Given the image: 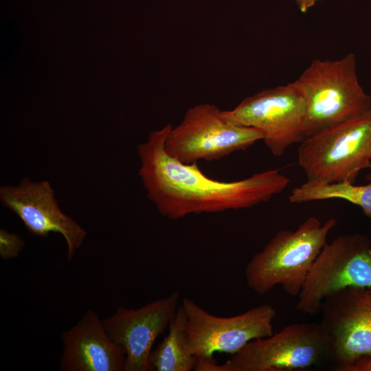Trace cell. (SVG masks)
Listing matches in <instances>:
<instances>
[{"label":"cell","instance_id":"6da1fadb","mask_svg":"<svg viewBox=\"0 0 371 371\" xmlns=\"http://www.w3.org/2000/svg\"><path fill=\"white\" fill-rule=\"evenodd\" d=\"M172 126L168 124L153 131L137 148L139 176L147 196L160 214L169 219L251 208L282 192L291 181L279 169L233 181L211 179L197 163L183 164L167 154L164 144Z\"/></svg>","mask_w":371,"mask_h":371},{"label":"cell","instance_id":"7a4b0ae2","mask_svg":"<svg viewBox=\"0 0 371 371\" xmlns=\"http://www.w3.org/2000/svg\"><path fill=\"white\" fill-rule=\"evenodd\" d=\"M336 224L335 218L322 223L311 216L295 230L278 231L247 263L245 269L247 286L264 295L280 284L288 295L298 297Z\"/></svg>","mask_w":371,"mask_h":371},{"label":"cell","instance_id":"3957f363","mask_svg":"<svg viewBox=\"0 0 371 371\" xmlns=\"http://www.w3.org/2000/svg\"><path fill=\"white\" fill-rule=\"evenodd\" d=\"M357 58L315 59L295 81L306 105V137L371 109V96L361 85Z\"/></svg>","mask_w":371,"mask_h":371},{"label":"cell","instance_id":"277c9868","mask_svg":"<svg viewBox=\"0 0 371 371\" xmlns=\"http://www.w3.org/2000/svg\"><path fill=\"white\" fill-rule=\"evenodd\" d=\"M370 153L371 109L306 137L297 160L307 181L355 183L371 168Z\"/></svg>","mask_w":371,"mask_h":371},{"label":"cell","instance_id":"5b68a950","mask_svg":"<svg viewBox=\"0 0 371 371\" xmlns=\"http://www.w3.org/2000/svg\"><path fill=\"white\" fill-rule=\"evenodd\" d=\"M262 138L259 130L234 123L216 105L201 103L189 108L181 122L172 126L164 148L171 157L192 164L220 160Z\"/></svg>","mask_w":371,"mask_h":371},{"label":"cell","instance_id":"8992f818","mask_svg":"<svg viewBox=\"0 0 371 371\" xmlns=\"http://www.w3.org/2000/svg\"><path fill=\"white\" fill-rule=\"evenodd\" d=\"M346 287L371 288V243L366 235L341 234L326 243L298 295L302 313H319L323 300Z\"/></svg>","mask_w":371,"mask_h":371},{"label":"cell","instance_id":"52a82bcc","mask_svg":"<svg viewBox=\"0 0 371 371\" xmlns=\"http://www.w3.org/2000/svg\"><path fill=\"white\" fill-rule=\"evenodd\" d=\"M224 113L237 124L259 130L276 157L306 137L305 100L295 81L262 90Z\"/></svg>","mask_w":371,"mask_h":371},{"label":"cell","instance_id":"ba28073f","mask_svg":"<svg viewBox=\"0 0 371 371\" xmlns=\"http://www.w3.org/2000/svg\"><path fill=\"white\" fill-rule=\"evenodd\" d=\"M225 363L230 371H292L312 370L329 361L320 324L303 322L249 341Z\"/></svg>","mask_w":371,"mask_h":371},{"label":"cell","instance_id":"9c48e42d","mask_svg":"<svg viewBox=\"0 0 371 371\" xmlns=\"http://www.w3.org/2000/svg\"><path fill=\"white\" fill-rule=\"evenodd\" d=\"M319 313L333 370L347 371L357 361L371 359V288L335 292L323 300Z\"/></svg>","mask_w":371,"mask_h":371},{"label":"cell","instance_id":"30bf717a","mask_svg":"<svg viewBox=\"0 0 371 371\" xmlns=\"http://www.w3.org/2000/svg\"><path fill=\"white\" fill-rule=\"evenodd\" d=\"M181 304L187 316L186 335L196 357H213L215 352L231 355L249 341L273 334L275 308L262 304L232 317L214 315L193 300L184 297Z\"/></svg>","mask_w":371,"mask_h":371},{"label":"cell","instance_id":"8fae6325","mask_svg":"<svg viewBox=\"0 0 371 371\" xmlns=\"http://www.w3.org/2000/svg\"><path fill=\"white\" fill-rule=\"evenodd\" d=\"M175 291L139 308H117L102 322L109 337L126 355L124 371L148 370V358L156 339L168 328L180 305Z\"/></svg>","mask_w":371,"mask_h":371},{"label":"cell","instance_id":"7c38bea8","mask_svg":"<svg viewBox=\"0 0 371 371\" xmlns=\"http://www.w3.org/2000/svg\"><path fill=\"white\" fill-rule=\"evenodd\" d=\"M0 200L32 234L47 237L54 232L63 236L68 260L73 258L87 235L80 225L60 210L54 190L47 181L32 182L23 178L18 186H2Z\"/></svg>","mask_w":371,"mask_h":371},{"label":"cell","instance_id":"4fadbf2b","mask_svg":"<svg viewBox=\"0 0 371 371\" xmlns=\"http://www.w3.org/2000/svg\"><path fill=\"white\" fill-rule=\"evenodd\" d=\"M60 370L124 371L126 355L106 333L102 319L89 310L71 328L63 333Z\"/></svg>","mask_w":371,"mask_h":371},{"label":"cell","instance_id":"5bb4252c","mask_svg":"<svg viewBox=\"0 0 371 371\" xmlns=\"http://www.w3.org/2000/svg\"><path fill=\"white\" fill-rule=\"evenodd\" d=\"M187 316L180 304L168 326V334L152 350L148 358V370L191 371L196 357L191 352L186 335Z\"/></svg>","mask_w":371,"mask_h":371},{"label":"cell","instance_id":"9a60e30c","mask_svg":"<svg viewBox=\"0 0 371 371\" xmlns=\"http://www.w3.org/2000/svg\"><path fill=\"white\" fill-rule=\"evenodd\" d=\"M366 179L369 183L359 186L347 181L324 183L306 181L293 189L289 200L292 203H300L341 199L359 206L363 214L371 218V174H368Z\"/></svg>","mask_w":371,"mask_h":371},{"label":"cell","instance_id":"2e32d148","mask_svg":"<svg viewBox=\"0 0 371 371\" xmlns=\"http://www.w3.org/2000/svg\"><path fill=\"white\" fill-rule=\"evenodd\" d=\"M24 247V241L16 234L0 230V255L3 259L16 258Z\"/></svg>","mask_w":371,"mask_h":371},{"label":"cell","instance_id":"e0dca14e","mask_svg":"<svg viewBox=\"0 0 371 371\" xmlns=\"http://www.w3.org/2000/svg\"><path fill=\"white\" fill-rule=\"evenodd\" d=\"M195 371H229V368L226 363H218L213 357H196L194 368Z\"/></svg>","mask_w":371,"mask_h":371},{"label":"cell","instance_id":"ac0fdd59","mask_svg":"<svg viewBox=\"0 0 371 371\" xmlns=\"http://www.w3.org/2000/svg\"><path fill=\"white\" fill-rule=\"evenodd\" d=\"M347 371H371V359H365L357 361Z\"/></svg>","mask_w":371,"mask_h":371},{"label":"cell","instance_id":"d6986e66","mask_svg":"<svg viewBox=\"0 0 371 371\" xmlns=\"http://www.w3.org/2000/svg\"><path fill=\"white\" fill-rule=\"evenodd\" d=\"M320 0H295L301 12L305 13Z\"/></svg>","mask_w":371,"mask_h":371},{"label":"cell","instance_id":"ffe728a7","mask_svg":"<svg viewBox=\"0 0 371 371\" xmlns=\"http://www.w3.org/2000/svg\"><path fill=\"white\" fill-rule=\"evenodd\" d=\"M370 158H371V153H370Z\"/></svg>","mask_w":371,"mask_h":371}]
</instances>
